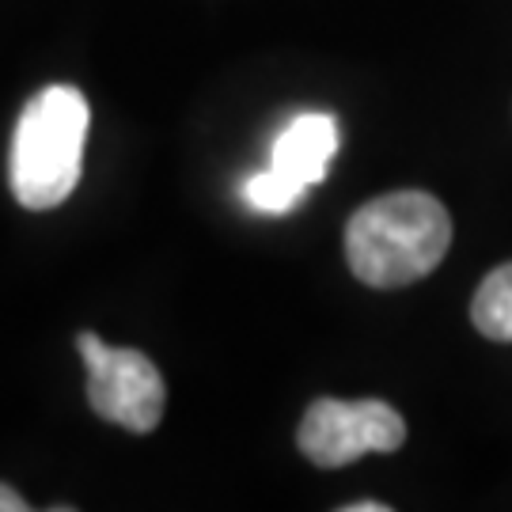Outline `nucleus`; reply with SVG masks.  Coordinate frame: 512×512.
Wrapping results in <instances>:
<instances>
[{
  "instance_id": "1",
  "label": "nucleus",
  "mask_w": 512,
  "mask_h": 512,
  "mask_svg": "<svg viewBox=\"0 0 512 512\" xmlns=\"http://www.w3.org/2000/svg\"><path fill=\"white\" fill-rule=\"evenodd\" d=\"M452 247V217L425 190H391L346 224V262L372 289H403L440 266Z\"/></svg>"
},
{
  "instance_id": "2",
  "label": "nucleus",
  "mask_w": 512,
  "mask_h": 512,
  "mask_svg": "<svg viewBox=\"0 0 512 512\" xmlns=\"http://www.w3.org/2000/svg\"><path fill=\"white\" fill-rule=\"evenodd\" d=\"M88 126V99L69 84L42 88L35 99H27L16 122L8 164L12 194L23 209H54L73 194L80 183Z\"/></svg>"
},
{
  "instance_id": "3",
  "label": "nucleus",
  "mask_w": 512,
  "mask_h": 512,
  "mask_svg": "<svg viewBox=\"0 0 512 512\" xmlns=\"http://www.w3.org/2000/svg\"><path fill=\"white\" fill-rule=\"evenodd\" d=\"M76 349L88 365V403L103 421L129 433H148L164 418L167 387L160 368L137 349H114L95 334H76Z\"/></svg>"
},
{
  "instance_id": "4",
  "label": "nucleus",
  "mask_w": 512,
  "mask_h": 512,
  "mask_svg": "<svg viewBox=\"0 0 512 512\" xmlns=\"http://www.w3.org/2000/svg\"><path fill=\"white\" fill-rule=\"evenodd\" d=\"M406 440V421L395 406L380 399L342 403L315 399L300 421L296 444L315 467H346L368 452H399Z\"/></svg>"
},
{
  "instance_id": "5",
  "label": "nucleus",
  "mask_w": 512,
  "mask_h": 512,
  "mask_svg": "<svg viewBox=\"0 0 512 512\" xmlns=\"http://www.w3.org/2000/svg\"><path fill=\"white\" fill-rule=\"evenodd\" d=\"M334 152H338V122H334V114H300L277 137L270 167L281 179H289V183L308 194L311 186L327 179Z\"/></svg>"
},
{
  "instance_id": "6",
  "label": "nucleus",
  "mask_w": 512,
  "mask_h": 512,
  "mask_svg": "<svg viewBox=\"0 0 512 512\" xmlns=\"http://www.w3.org/2000/svg\"><path fill=\"white\" fill-rule=\"evenodd\" d=\"M471 323L490 342H512V262L482 277L471 300Z\"/></svg>"
},
{
  "instance_id": "7",
  "label": "nucleus",
  "mask_w": 512,
  "mask_h": 512,
  "mask_svg": "<svg viewBox=\"0 0 512 512\" xmlns=\"http://www.w3.org/2000/svg\"><path fill=\"white\" fill-rule=\"evenodd\" d=\"M243 198L255 205V209H262V213H289V209H296V205L304 202V190L293 186L289 179H281L274 167H266V171H258V175L247 179Z\"/></svg>"
},
{
  "instance_id": "8",
  "label": "nucleus",
  "mask_w": 512,
  "mask_h": 512,
  "mask_svg": "<svg viewBox=\"0 0 512 512\" xmlns=\"http://www.w3.org/2000/svg\"><path fill=\"white\" fill-rule=\"evenodd\" d=\"M23 509H27V501H23L12 486L0 482V512H23Z\"/></svg>"
},
{
  "instance_id": "9",
  "label": "nucleus",
  "mask_w": 512,
  "mask_h": 512,
  "mask_svg": "<svg viewBox=\"0 0 512 512\" xmlns=\"http://www.w3.org/2000/svg\"><path fill=\"white\" fill-rule=\"evenodd\" d=\"M346 512H387V505H380V501H357V505H346Z\"/></svg>"
}]
</instances>
